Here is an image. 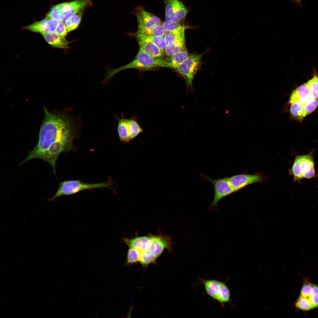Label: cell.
I'll return each mask as SVG.
<instances>
[{
	"label": "cell",
	"mask_w": 318,
	"mask_h": 318,
	"mask_svg": "<svg viewBox=\"0 0 318 318\" xmlns=\"http://www.w3.org/2000/svg\"><path fill=\"white\" fill-rule=\"evenodd\" d=\"M205 53L201 54L194 53L189 54L186 60L174 69L184 80L187 91L190 89L192 92H193V81L195 74L200 69L201 57Z\"/></svg>",
	"instance_id": "obj_6"
},
{
	"label": "cell",
	"mask_w": 318,
	"mask_h": 318,
	"mask_svg": "<svg viewBox=\"0 0 318 318\" xmlns=\"http://www.w3.org/2000/svg\"><path fill=\"white\" fill-rule=\"evenodd\" d=\"M188 28L184 24L181 25L178 28L170 32H166L164 37L166 44L171 43L180 37L185 34V31Z\"/></svg>",
	"instance_id": "obj_21"
},
{
	"label": "cell",
	"mask_w": 318,
	"mask_h": 318,
	"mask_svg": "<svg viewBox=\"0 0 318 318\" xmlns=\"http://www.w3.org/2000/svg\"><path fill=\"white\" fill-rule=\"evenodd\" d=\"M154 235L136 236L134 238H123L124 243L128 247L133 248L139 252L150 249L153 241Z\"/></svg>",
	"instance_id": "obj_12"
},
{
	"label": "cell",
	"mask_w": 318,
	"mask_h": 318,
	"mask_svg": "<svg viewBox=\"0 0 318 318\" xmlns=\"http://www.w3.org/2000/svg\"><path fill=\"white\" fill-rule=\"evenodd\" d=\"M309 94H310V90L307 81L293 91L290 97L289 102L291 104L298 102Z\"/></svg>",
	"instance_id": "obj_19"
},
{
	"label": "cell",
	"mask_w": 318,
	"mask_h": 318,
	"mask_svg": "<svg viewBox=\"0 0 318 318\" xmlns=\"http://www.w3.org/2000/svg\"><path fill=\"white\" fill-rule=\"evenodd\" d=\"M117 130L121 142L127 143L131 140L128 119L124 118L123 115L118 120Z\"/></svg>",
	"instance_id": "obj_18"
},
{
	"label": "cell",
	"mask_w": 318,
	"mask_h": 318,
	"mask_svg": "<svg viewBox=\"0 0 318 318\" xmlns=\"http://www.w3.org/2000/svg\"><path fill=\"white\" fill-rule=\"evenodd\" d=\"M44 111V117L40 127L38 142L19 165L37 158L54 165L59 155V141L73 135L70 121L66 115L51 112L45 107Z\"/></svg>",
	"instance_id": "obj_1"
},
{
	"label": "cell",
	"mask_w": 318,
	"mask_h": 318,
	"mask_svg": "<svg viewBox=\"0 0 318 318\" xmlns=\"http://www.w3.org/2000/svg\"><path fill=\"white\" fill-rule=\"evenodd\" d=\"M314 151H312L308 154L296 156L289 171L293 176L294 182H300L303 178L309 179L317 177L314 167Z\"/></svg>",
	"instance_id": "obj_2"
},
{
	"label": "cell",
	"mask_w": 318,
	"mask_h": 318,
	"mask_svg": "<svg viewBox=\"0 0 318 318\" xmlns=\"http://www.w3.org/2000/svg\"><path fill=\"white\" fill-rule=\"evenodd\" d=\"M90 0H77L57 4L58 21L63 22L89 4Z\"/></svg>",
	"instance_id": "obj_9"
},
{
	"label": "cell",
	"mask_w": 318,
	"mask_h": 318,
	"mask_svg": "<svg viewBox=\"0 0 318 318\" xmlns=\"http://www.w3.org/2000/svg\"><path fill=\"white\" fill-rule=\"evenodd\" d=\"M295 304L297 308L303 311H307L314 308L309 300L300 296L297 299Z\"/></svg>",
	"instance_id": "obj_26"
},
{
	"label": "cell",
	"mask_w": 318,
	"mask_h": 318,
	"mask_svg": "<svg viewBox=\"0 0 318 318\" xmlns=\"http://www.w3.org/2000/svg\"><path fill=\"white\" fill-rule=\"evenodd\" d=\"M162 24L166 32L171 31L178 28L181 25L179 23L168 20L165 21Z\"/></svg>",
	"instance_id": "obj_33"
},
{
	"label": "cell",
	"mask_w": 318,
	"mask_h": 318,
	"mask_svg": "<svg viewBox=\"0 0 318 318\" xmlns=\"http://www.w3.org/2000/svg\"><path fill=\"white\" fill-rule=\"evenodd\" d=\"M82 15V12L80 11L65 21V24L68 32L73 31L77 28L80 22Z\"/></svg>",
	"instance_id": "obj_24"
},
{
	"label": "cell",
	"mask_w": 318,
	"mask_h": 318,
	"mask_svg": "<svg viewBox=\"0 0 318 318\" xmlns=\"http://www.w3.org/2000/svg\"><path fill=\"white\" fill-rule=\"evenodd\" d=\"M165 33L163 26L162 24H160L143 33L154 36L164 37Z\"/></svg>",
	"instance_id": "obj_29"
},
{
	"label": "cell",
	"mask_w": 318,
	"mask_h": 318,
	"mask_svg": "<svg viewBox=\"0 0 318 318\" xmlns=\"http://www.w3.org/2000/svg\"><path fill=\"white\" fill-rule=\"evenodd\" d=\"M151 248L148 250L139 252V262L144 266H147L151 263L155 262L158 258Z\"/></svg>",
	"instance_id": "obj_23"
},
{
	"label": "cell",
	"mask_w": 318,
	"mask_h": 318,
	"mask_svg": "<svg viewBox=\"0 0 318 318\" xmlns=\"http://www.w3.org/2000/svg\"><path fill=\"white\" fill-rule=\"evenodd\" d=\"M131 140L135 138L143 131V130L138 122L136 115L128 119Z\"/></svg>",
	"instance_id": "obj_20"
},
{
	"label": "cell",
	"mask_w": 318,
	"mask_h": 318,
	"mask_svg": "<svg viewBox=\"0 0 318 318\" xmlns=\"http://www.w3.org/2000/svg\"><path fill=\"white\" fill-rule=\"evenodd\" d=\"M186 49L185 34L170 43L166 44L164 51L169 56Z\"/></svg>",
	"instance_id": "obj_16"
},
{
	"label": "cell",
	"mask_w": 318,
	"mask_h": 318,
	"mask_svg": "<svg viewBox=\"0 0 318 318\" xmlns=\"http://www.w3.org/2000/svg\"><path fill=\"white\" fill-rule=\"evenodd\" d=\"M140 253L136 249L132 247H128L127 256V264H132L139 261Z\"/></svg>",
	"instance_id": "obj_28"
},
{
	"label": "cell",
	"mask_w": 318,
	"mask_h": 318,
	"mask_svg": "<svg viewBox=\"0 0 318 318\" xmlns=\"http://www.w3.org/2000/svg\"><path fill=\"white\" fill-rule=\"evenodd\" d=\"M229 178L231 186L236 192L246 186L261 182L264 179L263 177L259 174H240Z\"/></svg>",
	"instance_id": "obj_11"
},
{
	"label": "cell",
	"mask_w": 318,
	"mask_h": 318,
	"mask_svg": "<svg viewBox=\"0 0 318 318\" xmlns=\"http://www.w3.org/2000/svg\"><path fill=\"white\" fill-rule=\"evenodd\" d=\"M318 105V99H314L303 105L305 116L311 113L316 109Z\"/></svg>",
	"instance_id": "obj_31"
},
{
	"label": "cell",
	"mask_w": 318,
	"mask_h": 318,
	"mask_svg": "<svg viewBox=\"0 0 318 318\" xmlns=\"http://www.w3.org/2000/svg\"><path fill=\"white\" fill-rule=\"evenodd\" d=\"M165 5L166 20L179 22L185 18L188 10L178 0H163Z\"/></svg>",
	"instance_id": "obj_8"
},
{
	"label": "cell",
	"mask_w": 318,
	"mask_h": 318,
	"mask_svg": "<svg viewBox=\"0 0 318 318\" xmlns=\"http://www.w3.org/2000/svg\"><path fill=\"white\" fill-rule=\"evenodd\" d=\"M206 178L213 184L214 191V198L210 207L216 206L221 199L236 192L231 186L229 177L212 180L207 177Z\"/></svg>",
	"instance_id": "obj_7"
},
{
	"label": "cell",
	"mask_w": 318,
	"mask_h": 318,
	"mask_svg": "<svg viewBox=\"0 0 318 318\" xmlns=\"http://www.w3.org/2000/svg\"><path fill=\"white\" fill-rule=\"evenodd\" d=\"M312 289V283L308 282L304 283L301 290L300 296L307 299L311 302V295Z\"/></svg>",
	"instance_id": "obj_30"
},
{
	"label": "cell",
	"mask_w": 318,
	"mask_h": 318,
	"mask_svg": "<svg viewBox=\"0 0 318 318\" xmlns=\"http://www.w3.org/2000/svg\"><path fill=\"white\" fill-rule=\"evenodd\" d=\"M311 301L314 308L318 307V286L312 284Z\"/></svg>",
	"instance_id": "obj_32"
},
{
	"label": "cell",
	"mask_w": 318,
	"mask_h": 318,
	"mask_svg": "<svg viewBox=\"0 0 318 318\" xmlns=\"http://www.w3.org/2000/svg\"><path fill=\"white\" fill-rule=\"evenodd\" d=\"M42 35L46 41L54 47L63 49L70 48L69 42L65 37L58 35L55 32L46 33Z\"/></svg>",
	"instance_id": "obj_14"
},
{
	"label": "cell",
	"mask_w": 318,
	"mask_h": 318,
	"mask_svg": "<svg viewBox=\"0 0 318 318\" xmlns=\"http://www.w3.org/2000/svg\"><path fill=\"white\" fill-rule=\"evenodd\" d=\"M314 99V98L310 94H309L301 99L298 102H299L304 105Z\"/></svg>",
	"instance_id": "obj_36"
},
{
	"label": "cell",
	"mask_w": 318,
	"mask_h": 318,
	"mask_svg": "<svg viewBox=\"0 0 318 318\" xmlns=\"http://www.w3.org/2000/svg\"><path fill=\"white\" fill-rule=\"evenodd\" d=\"M113 183L108 180L104 182L89 183L78 180H71L60 182L58 190L55 195L48 200L52 201L60 196L69 195L77 193L82 190L100 188H109Z\"/></svg>",
	"instance_id": "obj_3"
},
{
	"label": "cell",
	"mask_w": 318,
	"mask_h": 318,
	"mask_svg": "<svg viewBox=\"0 0 318 318\" xmlns=\"http://www.w3.org/2000/svg\"><path fill=\"white\" fill-rule=\"evenodd\" d=\"M47 19L45 18L40 21L35 22L32 24L23 27L25 29L31 32L41 33L42 34L46 33Z\"/></svg>",
	"instance_id": "obj_22"
},
{
	"label": "cell",
	"mask_w": 318,
	"mask_h": 318,
	"mask_svg": "<svg viewBox=\"0 0 318 318\" xmlns=\"http://www.w3.org/2000/svg\"><path fill=\"white\" fill-rule=\"evenodd\" d=\"M55 32L61 36L65 37L68 32L65 24L62 21H59L55 29Z\"/></svg>",
	"instance_id": "obj_34"
},
{
	"label": "cell",
	"mask_w": 318,
	"mask_h": 318,
	"mask_svg": "<svg viewBox=\"0 0 318 318\" xmlns=\"http://www.w3.org/2000/svg\"><path fill=\"white\" fill-rule=\"evenodd\" d=\"M310 94L314 99H318V75L315 73L308 81Z\"/></svg>",
	"instance_id": "obj_27"
},
{
	"label": "cell",
	"mask_w": 318,
	"mask_h": 318,
	"mask_svg": "<svg viewBox=\"0 0 318 318\" xmlns=\"http://www.w3.org/2000/svg\"><path fill=\"white\" fill-rule=\"evenodd\" d=\"M163 60L161 58H154L139 50L133 60L119 68L110 69L106 78L108 79L119 71L126 69L134 68L145 70L158 67H163Z\"/></svg>",
	"instance_id": "obj_5"
},
{
	"label": "cell",
	"mask_w": 318,
	"mask_h": 318,
	"mask_svg": "<svg viewBox=\"0 0 318 318\" xmlns=\"http://www.w3.org/2000/svg\"><path fill=\"white\" fill-rule=\"evenodd\" d=\"M290 112L293 117L299 120L306 116L303 106L299 102L291 104Z\"/></svg>",
	"instance_id": "obj_25"
},
{
	"label": "cell",
	"mask_w": 318,
	"mask_h": 318,
	"mask_svg": "<svg viewBox=\"0 0 318 318\" xmlns=\"http://www.w3.org/2000/svg\"><path fill=\"white\" fill-rule=\"evenodd\" d=\"M200 283L203 286L206 294L221 305L231 303V289L226 282L216 279H200Z\"/></svg>",
	"instance_id": "obj_4"
},
{
	"label": "cell",
	"mask_w": 318,
	"mask_h": 318,
	"mask_svg": "<svg viewBox=\"0 0 318 318\" xmlns=\"http://www.w3.org/2000/svg\"><path fill=\"white\" fill-rule=\"evenodd\" d=\"M302 0H292V2H294L299 7H302L301 4Z\"/></svg>",
	"instance_id": "obj_37"
},
{
	"label": "cell",
	"mask_w": 318,
	"mask_h": 318,
	"mask_svg": "<svg viewBox=\"0 0 318 318\" xmlns=\"http://www.w3.org/2000/svg\"><path fill=\"white\" fill-rule=\"evenodd\" d=\"M139 50L155 58L162 57L163 52L154 44L151 43L138 41Z\"/></svg>",
	"instance_id": "obj_17"
},
{
	"label": "cell",
	"mask_w": 318,
	"mask_h": 318,
	"mask_svg": "<svg viewBox=\"0 0 318 318\" xmlns=\"http://www.w3.org/2000/svg\"><path fill=\"white\" fill-rule=\"evenodd\" d=\"M138 41L153 44L164 52L166 43L164 37L156 36L136 32L135 35Z\"/></svg>",
	"instance_id": "obj_15"
},
{
	"label": "cell",
	"mask_w": 318,
	"mask_h": 318,
	"mask_svg": "<svg viewBox=\"0 0 318 318\" xmlns=\"http://www.w3.org/2000/svg\"><path fill=\"white\" fill-rule=\"evenodd\" d=\"M47 19V29L46 33L54 32L59 21L58 20L55 19Z\"/></svg>",
	"instance_id": "obj_35"
},
{
	"label": "cell",
	"mask_w": 318,
	"mask_h": 318,
	"mask_svg": "<svg viewBox=\"0 0 318 318\" xmlns=\"http://www.w3.org/2000/svg\"><path fill=\"white\" fill-rule=\"evenodd\" d=\"M136 16L138 24L137 32L144 33L161 24L158 17L143 9L138 10Z\"/></svg>",
	"instance_id": "obj_10"
},
{
	"label": "cell",
	"mask_w": 318,
	"mask_h": 318,
	"mask_svg": "<svg viewBox=\"0 0 318 318\" xmlns=\"http://www.w3.org/2000/svg\"><path fill=\"white\" fill-rule=\"evenodd\" d=\"M189 55L188 51L186 48L168 56L166 59H163V67L174 69L186 60Z\"/></svg>",
	"instance_id": "obj_13"
}]
</instances>
